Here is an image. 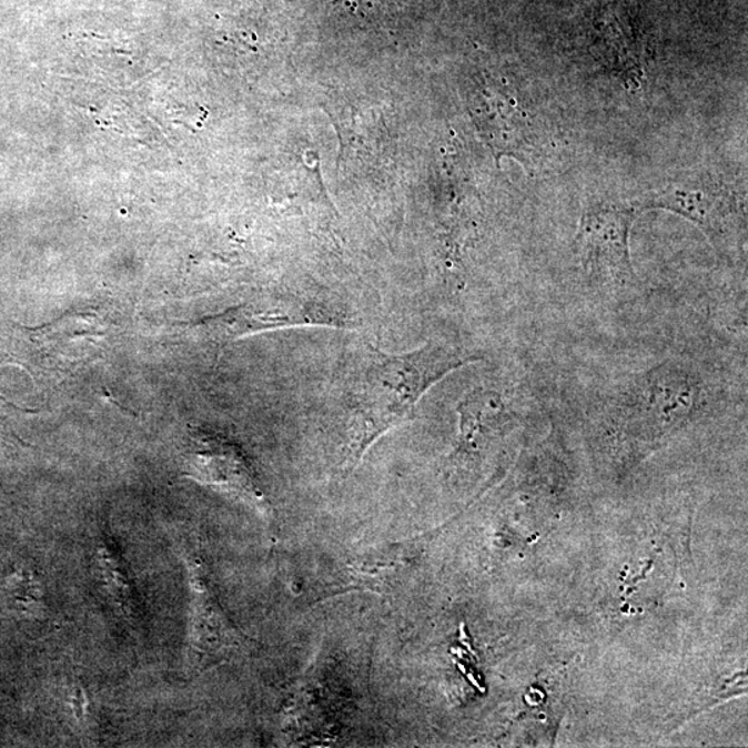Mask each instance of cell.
Here are the masks:
<instances>
[{"mask_svg": "<svg viewBox=\"0 0 748 748\" xmlns=\"http://www.w3.org/2000/svg\"><path fill=\"white\" fill-rule=\"evenodd\" d=\"M639 211L664 210L695 223L718 251L729 253L746 231L744 209L730 190L706 182H677L647 194Z\"/></svg>", "mask_w": 748, "mask_h": 748, "instance_id": "277c9868", "label": "cell"}, {"mask_svg": "<svg viewBox=\"0 0 748 748\" xmlns=\"http://www.w3.org/2000/svg\"><path fill=\"white\" fill-rule=\"evenodd\" d=\"M638 206L595 204L580 216L575 255L585 275L599 286L629 290L638 286L629 237Z\"/></svg>", "mask_w": 748, "mask_h": 748, "instance_id": "3957f363", "label": "cell"}, {"mask_svg": "<svg viewBox=\"0 0 748 748\" xmlns=\"http://www.w3.org/2000/svg\"><path fill=\"white\" fill-rule=\"evenodd\" d=\"M708 396L710 390L694 365L669 358L616 385L595 411L614 432L658 438L699 417L710 406Z\"/></svg>", "mask_w": 748, "mask_h": 748, "instance_id": "7a4b0ae2", "label": "cell"}, {"mask_svg": "<svg viewBox=\"0 0 748 748\" xmlns=\"http://www.w3.org/2000/svg\"><path fill=\"white\" fill-rule=\"evenodd\" d=\"M206 332L218 343L251 336V334L279 331V328L323 326L348 327L347 320L328 311L325 305L300 297L297 294H279L273 297L229 310L204 322Z\"/></svg>", "mask_w": 748, "mask_h": 748, "instance_id": "5b68a950", "label": "cell"}, {"mask_svg": "<svg viewBox=\"0 0 748 748\" xmlns=\"http://www.w3.org/2000/svg\"><path fill=\"white\" fill-rule=\"evenodd\" d=\"M186 476L253 507L264 517L271 506L247 456L239 445L218 434H195L185 456Z\"/></svg>", "mask_w": 748, "mask_h": 748, "instance_id": "8992f818", "label": "cell"}, {"mask_svg": "<svg viewBox=\"0 0 748 748\" xmlns=\"http://www.w3.org/2000/svg\"><path fill=\"white\" fill-rule=\"evenodd\" d=\"M477 361L479 356L439 342L405 354H385L371 347L351 398L345 471L354 472L380 437L411 421L418 401L434 384Z\"/></svg>", "mask_w": 748, "mask_h": 748, "instance_id": "6da1fadb", "label": "cell"}]
</instances>
